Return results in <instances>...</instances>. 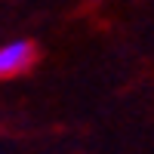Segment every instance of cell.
<instances>
[{"instance_id":"6da1fadb","label":"cell","mask_w":154,"mask_h":154,"mask_svg":"<svg viewBox=\"0 0 154 154\" xmlns=\"http://www.w3.org/2000/svg\"><path fill=\"white\" fill-rule=\"evenodd\" d=\"M37 49L31 40H9L0 46V80H9V77H19L34 65Z\"/></svg>"}]
</instances>
